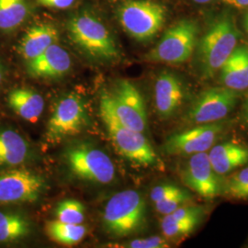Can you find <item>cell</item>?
Returning <instances> with one entry per match:
<instances>
[{"instance_id":"28","label":"cell","mask_w":248,"mask_h":248,"mask_svg":"<svg viewBox=\"0 0 248 248\" xmlns=\"http://www.w3.org/2000/svg\"><path fill=\"white\" fill-rule=\"evenodd\" d=\"M185 191L184 189L179 188L178 186L170 185V184H166V185H159V186H155L151 190L150 198L151 200L155 203L158 202L160 201L166 200L170 197L178 195Z\"/></svg>"},{"instance_id":"30","label":"cell","mask_w":248,"mask_h":248,"mask_svg":"<svg viewBox=\"0 0 248 248\" xmlns=\"http://www.w3.org/2000/svg\"><path fill=\"white\" fill-rule=\"evenodd\" d=\"M38 4L50 9H65L74 5L76 0H37Z\"/></svg>"},{"instance_id":"31","label":"cell","mask_w":248,"mask_h":248,"mask_svg":"<svg viewBox=\"0 0 248 248\" xmlns=\"http://www.w3.org/2000/svg\"><path fill=\"white\" fill-rule=\"evenodd\" d=\"M237 49L239 52L241 62L248 77V46H240L237 47Z\"/></svg>"},{"instance_id":"12","label":"cell","mask_w":248,"mask_h":248,"mask_svg":"<svg viewBox=\"0 0 248 248\" xmlns=\"http://www.w3.org/2000/svg\"><path fill=\"white\" fill-rule=\"evenodd\" d=\"M224 124L219 122L200 124L194 128L170 136L164 151L172 155H192L210 150L222 135Z\"/></svg>"},{"instance_id":"16","label":"cell","mask_w":248,"mask_h":248,"mask_svg":"<svg viewBox=\"0 0 248 248\" xmlns=\"http://www.w3.org/2000/svg\"><path fill=\"white\" fill-rule=\"evenodd\" d=\"M59 31L56 27L49 23L37 24L30 28L18 44L19 55L27 62L33 60L51 45L57 44Z\"/></svg>"},{"instance_id":"26","label":"cell","mask_w":248,"mask_h":248,"mask_svg":"<svg viewBox=\"0 0 248 248\" xmlns=\"http://www.w3.org/2000/svg\"><path fill=\"white\" fill-rule=\"evenodd\" d=\"M226 193L235 199L248 200V167L229 178L226 184Z\"/></svg>"},{"instance_id":"21","label":"cell","mask_w":248,"mask_h":248,"mask_svg":"<svg viewBox=\"0 0 248 248\" xmlns=\"http://www.w3.org/2000/svg\"><path fill=\"white\" fill-rule=\"evenodd\" d=\"M30 232L31 224L22 214L0 211V244L18 242Z\"/></svg>"},{"instance_id":"32","label":"cell","mask_w":248,"mask_h":248,"mask_svg":"<svg viewBox=\"0 0 248 248\" xmlns=\"http://www.w3.org/2000/svg\"><path fill=\"white\" fill-rule=\"evenodd\" d=\"M222 1L223 3L237 9L248 7V0H222Z\"/></svg>"},{"instance_id":"18","label":"cell","mask_w":248,"mask_h":248,"mask_svg":"<svg viewBox=\"0 0 248 248\" xmlns=\"http://www.w3.org/2000/svg\"><path fill=\"white\" fill-rule=\"evenodd\" d=\"M7 100L9 108L17 115L31 123L36 122L45 109L44 98L33 89L28 88L12 89Z\"/></svg>"},{"instance_id":"23","label":"cell","mask_w":248,"mask_h":248,"mask_svg":"<svg viewBox=\"0 0 248 248\" xmlns=\"http://www.w3.org/2000/svg\"><path fill=\"white\" fill-rule=\"evenodd\" d=\"M45 230L50 239L64 246L78 244L85 238L88 231L82 224L67 223L58 220L47 222Z\"/></svg>"},{"instance_id":"20","label":"cell","mask_w":248,"mask_h":248,"mask_svg":"<svg viewBox=\"0 0 248 248\" xmlns=\"http://www.w3.org/2000/svg\"><path fill=\"white\" fill-rule=\"evenodd\" d=\"M31 12L29 0H0V31L12 32L21 26Z\"/></svg>"},{"instance_id":"29","label":"cell","mask_w":248,"mask_h":248,"mask_svg":"<svg viewBox=\"0 0 248 248\" xmlns=\"http://www.w3.org/2000/svg\"><path fill=\"white\" fill-rule=\"evenodd\" d=\"M166 240L160 236H150L142 239L133 240L128 243L127 248H169Z\"/></svg>"},{"instance_id":"6","label":"cell","mask_w":248,"mask_h":248,"mask_svg":"<svg viewBox=\"0 0 248 248\" xmlns=\"http://www.w3.org/2000/svg\"><path fill=\"white\" fill-rule=\"evenodd\" d=\"M166 9L149 0L126 2L117 12L128 35L138 42H147L158 33L166 20Z\"/></svg>"},{"instance_id":"10","label":"cell","mask_w":248,"mask_h":248,"mask_svg":"<svg viewBox=\"0 0 248 248\" xmlns=\"http://www.w3.org/2000/svg\"><path fill=\"white\" fill-rule=\"evenodd\" d=\"M238 98V91L226 87L205 89L192 102L186 120L195 125L220 122L236 106Z\"/></svg>"},{"instance_id":"15","label":"cell","mask_w":248,"mask_h":248,"mask_svg":"<svg viewBox=\"0 0 248 248\" xmlns=\"http://www.w3.org/2000/svg\"><path fill=\"white\" fill-rule=\"evenodd\" d=\"M72 59L60 45H51L44 53L27 62V71L35 78H58L70 71Z\"/></svg>"},{"instance_id":"33","label":"cell","mask_w":248,"mask_h":248,"mask_svg":"<svg viewBox=\"0 0 248 248\" xmlns=\"http://www.w3.org/2000/svg\"><path fill=\"white\" fill-rule=\"evenodd\" d=\"M243 116L246 124L248 126V93L244 102V109H243Z\"/></svg>"},{"instance_id":"17","label":"cell","mask_w":248,"mask_h":248,"mask_svg":"<svg viewBox=\"0 0 248 248\" xmlns=\"http://www.w3.org/2000/svg\"><path fill=\"white\" fill-rule=\"evenodd\" d=\"M208 156L214 171L220 176L225 175L248 163V147L226 142L211 148Z\"/></svg>"},{"instance_id":"24","label":"cell","mask_w":248,"mask_h":248,"mask_svg":"<svg viewBox=\"0 0 248 248\" xmlns=\"http://www.w3.org/2000/svg\"><path fill=\"white\" fill-rule=\"evenodd\" d=\"M202 218H192L184 220H175L168 215L162 220L161 227L165 237L169 239H180L186 237L195 231Z\"/></svg>"},{"instance_id":"36","label":"cell","mask_w":248,"mask_h":248,"mask_svg":"<svg viewBox=\"0 0 248 248\" xmlns=\"http://www.w3.org/2000/svg\"><path fill=\"white\" fill-rule=\"evenodd\" d=\"M245 28H246L247 31H248V12L246 14V17H245Z\"/></svg>"},{"instance_id":"34","label":"cell","mask_w":248,"mask_h":248,"mask_svg":"<svg viewBox=\"0 0 248 248\" xmlns=\"http://www.w3.org/2000/svg\"><path fill=\"white\" fill-rule=\"evenodd\" d=\"M3 78H4V65H3V63H2L1 60H0V85H1V83L3 81Z\"/></svg>"},{"instance_id":"1","label":"cell","mask_w":248,"mask_h":248,"mask_svg":"<svg viewBox=\"0 0 248 248\" xmlns=\"http://www.w3.org/2000/svg\"><path fill=\"white\" fill-rule=\"evenodd\" d=\"M239 37L235 18L231 12L223 11L213 18L197 45L198 63L204 78H212L220 71L236 48Z\"/></svg>"},{"instance_id":"8","label":"cell","mask_w":248,"mask_h":248,"mask_svg":"<svg viewBox=\"0 0 248 248\" xmlns=\"http://www.w3.org/2000/svg\"><path fill=\"white\" fill-rule=\"evenodd\" d=\"M89 117L83 98L68 94L61 98L53 110L45 132L46 141L57 142L77 135L88 124Z\"/></svg>"},{"instance_id":"19","label":"cell","mask_w":248,"mask_h":248,"mask_svg":"<svg viewBox=\"0 0 248 248\" xmlns=\"http://www.w3.org/2000/svg\"><path fill=\"white\" fill-rule=\"evenodd\" d=\"M30 145L12 129L0 130V168H13L26 162L30 156Z\"/></svg>"},{"instance_id":"9","label":"cell","mask_w":248,"mask_h":248,"mask_svg":"<svg viewBox=\"0 0 248 248\" xmlns=\"http://www.w3.org/2000/svg\"><path fill=\"white\" fill-rule=\"evenodd\" d=\"M108 101L118 120L124 126L143 133L147 128L144 100L131 81H116L111 91H107Z\"/></svg>"},{"instance_id":"13","label":"cell","mask_w":248,"mask_h":248,"mask_svg":"<svg viewBox=\"0 0 248 248\" xmlns=\"http://www.w3.org/2000/svg\"><path fill=\"white\" fill-rule=\"evenodd\" d=\"M219 175L214 171L208 153L192 155L183 170L184 183L198 195L206 200H213L222 193Z\"/></svg>"},{"instance_id":"37","label":"cell","mask_w":248,"mask_h":248,"mask_svg":"<svg viewBox=\"0 0 248 248\" xmlns=\"http://www.w3.org/2000/svg\"></svg>"},{"instance_id":"7","label":"cell","mask_w":248,"mask_h":248,"mask_svg":"<svg viewBox=\"0 0 248 248\" xmlns=\"http://www.w3.org/2000/svg\"><path fill=\"white\" fill-rule=\"evenodd\" d=\"M66 164L77 177L90 182L108 184L115 178V167L104 152L89 143H78L67 148Z\"/></svg>"},{"instance_id":"14","label":"cell","mask_w":248,"mask_h":248,"mask_svg":"<svg viewBox=\"0 0 248 248\" xmlns=\"http://www.w3.org/2000/svg\"><path fill=\"white\" fill-rule=\"evenodd\" d=\"M184 100V89L180 79L173 73H160L155 85V105L163 119L175 115Z\"/></svg>"},{"instance_id":"35","label":"cell","mask_w":248,"mask_h":248,"mask_svg":"<svg viewBox=\"0 0 248 248\" xmlns=\"http://www.w3.org/2000/svg\"><path fill=\"white\" fill-rule=\"evenodd\" d=\"M193 1L196 2V3H198V4H206V3L211 2L212 0H193Z\"/></svg>"},{"instance_id":"27","label":"cell","mask_w":248,"mask_h":248,"mask_svg":"<svg viewBox=\"0 0 248 248\" xmlns=\"http://www.w3.org/2000/svg\"><path fill=\"white\" fill-rule=\"evenodd\" d=\"M191 200V196L187 191H183L182 193L178 195L173 196L168 198L166 200L160 201L158 202H155V210L163 215H168L176 211L177 208L181 207L182 205H185L187 202Z\"/></svg>"},{"instance_id":"3","label":"cell","mask_w":248,"mask_h":248,"mask_svg":"<svg viewBox=\"0 0 248 248\" xmlns=\"http://www.w3.org/2000/svg\"><path fill=\"white\" fill-rule=\"evenodd\" d=\"M100 117L116 151L124 158L146 168H159L162 162L143 133L134 131L122 124L110 106L107 91L99 102Z\"/></svg>"},{"instance_id":"4","label":"cell","mask_w":248,"mask_h":248,"mask_svg":"<svg viewBox=\"0 0 248 248\" xmlns=\"http://www.w3.org/2000/svg\"><path fill=\"white\" fill-rule=\"evenodd\" d=\"M199 26L195 20L184 18L172 25L144 59L148 62L178 64L190 59L198 45Z\"/></svg>"},{"instance_id":"11","label":"cell","mask_w":248,"mask_h":248,"mask_svg":"<svg viewBox=\"0 0 248 248\" xmlns=\"http://www.w3.org/2000/svg\"><path fill=\"white\" fill-rule=\"evenodd\" d=\"M45 179L26 169L0 172V203L34 202L44 193Z\"/></svg>"},{"instance_id":"25","label":"cell","mask_w":248,"mask_h":248,"mask_svg":"<svg viewBox=\"0 0 248 248\" xmlns=\"http://www.w3.org/2000/svg\"><path fill=\"white\" fill-rule=\"evenodd\" d=\"M55 215L60 222L82 224L85 221V207L78 201L65 200L57 205Z\"/></svg>"},{"instance_id":"5","label":"cell","mask_w":248,"mask_h":248,"mask_svg":"<svg viewBox=\"0 0 248 248\" xmlns=\"http://www.w3.org/2000/svg\"><path fill=\"white\" fill-rule=\"evenodd\" d=\"M145 202L133 189L120 191L112 196L103 212L106 230L118 236H125L139 230L144 221Z\"/></svg>"},{"instance_id":"22","label":"cell","mask_w":248,"mask_h":248,"mask_svg":"<svg viewBox=\"0 0 248 248\" xmlns=\"http://www.w3.org/2000/svg\"><path fill=\"white\" fill-rule=\"evenodd\" d=\"M220 72L223 87L238 92L248 89V75L241 62L237 48L233 50L229 58L222 64Z\"/></svg>"},{"instance_id":"2","label":"cell","mask_w":248,"mask_h":248,"mask_svg":"<svg viewBox=\"0 0 248 248\" xmlns=\"http://www.w3.org/2000/svg\"><path fill=\"white\" fill-rule=\"evenodd\" d=\"M67 33L81 52L99 62H114L120 57L115 40L104 23L91 11L83 9L66 22Z\"/></svg>"}]
</instances>
